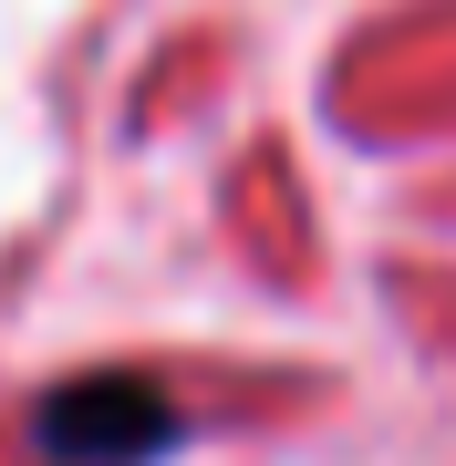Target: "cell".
<instances>
[{"instance_id": "6da1fadb", "label": "cell", "mask_w": 456, "mask_h": 466, "mask_svg": "<svg viewBox=\"0 0 456 466\" xmlns=\"http://www.w3.org/2000/svg\"><path fill=\"white\" fill-rule=\"evenodd\" d=\"M177 435V394L146 373H84L32 415L42 466H146Z\"/></svg>"}]
</instances>
